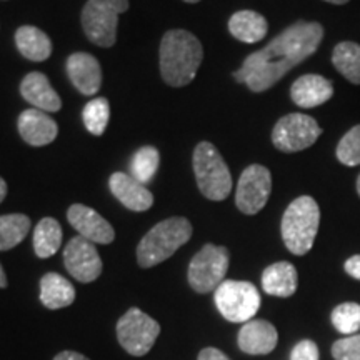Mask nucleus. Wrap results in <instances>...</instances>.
Listing matches in <instances>:
<instances>
[{
  "mask_svg": "<svg viewBox=\"0 0 360 360\" xmlns=\"http://www.w3.org/2000/svg\"><path fill=\"white\" fill-rule=\"evenodd\" d=\"M229 250L225 247L207 244L193 255L188 265V283L199 294L215 292L229 270Z\"/></svg>",
  "mask_w": 360,
  "mask_h": 360,
  "instance_id": "6e6552de",
  "label": "nucleus"
},
{
  "mask_svg": "<svg viewBox=\"0 0 360 360\" xmlns=\"http://www.w3.org/2000/svg\"><path fill=\"white\" fill-rule=\"evenodd\" d=\"M67 220L79 232L80 237L94 244H110L115 238L112 225L87 205L74 204L67 210Z\"/></svg>",
  "mask_w": 360,
  "mask_h": 360,
  "instance_id": "ddd939ff",
  "label": "nucleus"
},
{
  "mask_svg": "<svg viewBox=\"0 0 360 360\" xmlns=\"http://www.w3.org/2000/svg\"><path fill=\"white\" fill-rule=\"evenodd\" d=\"M335 360H360V334L345 335L332 345Z\"/></svg>",
  "mask_w": 360,
  "mask_h": 360,
  "instance_id": "7c9ffc66",
  "label": "nucleus"
},
{
  "mask_svg": "<svg viewBox=\"0 0 360 360\" xmlns=\"http://www.w3.org/2000/svg\"><path fill=\"white\" fill-rule=\"evenodd\" d=\"M197 360H231L225 355L222 350L215 349V347H207V349H202L200 354H199V359Z\"/></svg>",
  "mask_w": 360,
  "mask_h": 360,
  "instance_id": "473e14b6",
  "label": "nucleus"
},
{
  "mask_svg": "<svg viewBox=\"0 0 360 360\" xmlns=\"http://www.w3.org/2000/svg\"><path fill=\"white\" fill-rule=\"evenodd\" d=\"M65 269L75 281L89 283L97 281L102 274V259L94 242L84 237H74L64 250Z\"/></svg>",
  "mask_w": 360,
  "mask_h": 360,
  "instance_id": "f8f14e48",
  "label": "nucleus"
},
{
  "mask_svg": "<svg viewBox=\"0 0 360 360\" xmlns=\"http://www.w3.org/2000/svg\"><path fill=\"white\" fill-rule=\"evenodd\" d=\"M15 44L27 60L44 62L52 53V42L49 35L34 25H22L17 29Z\"/></svg>",
  "mask_w": 360,
  "mask_h": 360,
  "instance_id": "5701e85b",
  "label": "nucleus"
},
{
  "mask_svg": "<svg viewBox=\"0 0 360 360\" xmlns=\"http://www.w3.org/2000/svg\"><path fill=\"white\" fill-rule=\"evenodd\" d=\"M109 186L115 199L134 212H146L154 204V195L143 184L130 174L115 172L110 175Z\"/></svg>",
  "mask_w": 360,
  "mask_h": 360,
  "instance_id": "dca6fc26",
  "label": "nucleus"
},
{
  "mask_svg": "<svg viewBox=\"0 0 360 360\" xmlns=\"http://www.w3.org/2000/svg\"><path fill=\"white\" fill-rule=\"evenodd\" d=\"M328 4H334V6H344V4H347L349 0H326Z\"/></svg>",
  "mask_w": 360,
  "mask_h": 360,
  "instance_id": "4c0bfd02",
  "label": "nucleus"
},
{
  "mask_svg": "<svg viewBox=\"0 0 360 360\" xmlns=\"http://www.w3.org/2000/svg\"><path fill=\"white\" fill-rule=\"evenodd\" d=\"M344 269L350 277L360 281V255H352V257L344 264Z\"/></svg>",
  "mask_w": 360,
  "mask_h": 360,
  "instance_id": "72a5a7b5",
  "label": "nucleus"
},
{
  "mask_svg": "<svg viewBox=\"0 0 360 360\" xmlns=\"http://www.w3.org/2000/svg\"><path fill=\"white\" fill-rule=\"evenodd\" d=\"M192 237V224L184 217L162 220L146 233L137 247V262L142 269L154 267L177 252Z\"/></svg>",
  "mask_w": 360,
  "mask_h": 360,
  "instance_id": "20e7f679",
  "label": "nucleus"
},
{
  "mask_svg": "<svg viewBox=\"0 0 360 360\" xmlns=\"http://www.w3.org/2000/svg\"><path fill=\"white\" fill-rule=\"evenodd\" d=\"M204 58L200 40L187 30H169L160 42V74L172 87L191 84Z\"/></svg>",
  "mask_w": 360,
  "mask_h": 360,
  "instance_id": "f03ea898",
  "label": "nucleus"
},
{
  "mask_svg": "<svg viewBox=\"0 0 360 360\" xmlns=\"http://www.w3.org/2000/svg\"><path fill=\"white\" fill-rule=\"evenodd\" d=\"M6 197H7V182L0 177V204H2Z\"/></svg>",
  "mask_w": 360,
  "mask_h": 360,
  "instance_id": "c9c22d12",
  "label": "nucleus"
},
{
  "mask_svg": "<svg viewBox=\"0 0 360 360\" xmlns=\"http://www.w3.org/2000/svg\"><path fill=\"white\" fill-rule=\"evenodd\" d=\"M229 30L240 42L255 44L267 35L269 24L259 12L238 11L229 20Z\"/></svg>",
  "mask_w": 360,
  "mask_h": 360,
  "instance_id": "4be33fe9",
  "label": "nucleus"
},
{
  "mask_svg": "<svg viewBox=\"0 0 360 360\" xmlns=\"http://www.w3.org/2000/svg\"><path fill=\"white\" fill-rule=\"evenodd\" d=\"M297 285H299V276L290 262H276L264 270L262 289L265 294L287 299L295 294Z\"/></svg>",
  "mask_w": 360,
  "mask_h": 360,
  "instance_id": "aec40b11",
  "label": "nucleus"
},
{
  "mask_svg": "<svg viewBox=\"0 0 360 360\" xmlns=\"http://www.w3.org/2000/svg\"><path fill=\"white\" fill-rule=\"evenodd\" d=\"M7 287V276L6 270H4L2 265H0V289H6Z\"/></svg>",
  "mask_w": 360,
  "mask_h": 360,
  "instance_id": "e433bc0d",
  "label": "nucleus"
},
{
  "mask_svg": "<svg viewBox=\"0 0 360 360\" xmlns=\"http://www.w3.org/2000/svg\"><path fill=\"white\" fill-rule=\"evenodd\" d=\"M20 94L27 102L32 103L34 109L44 112L60 110L62 101L58 94L52 89L49 79L42 72H30L20 84Z\"/></svg>",
  "mask_w": 360,
  "mask_h": 360,
  "instance_id": "6ab92c4d",
  "label": "nucleus"
},
{
  "mask_svg": "<svg viewBox=\"0 0 360 360\" xmlns=\"http://www.w3.org/2000/svg\"><path fill=\"white\" fill-rule=\"evenodd\" d=\"M319 359H321V352H319L317 344H315L314 340H300L290 352V360H319Z\"/></svg>",
  "mask_w": 360,
  "mask_h": 360,
  "instance_id": "2f4dec72",
  "label": "nucleus"
},
{
  "mask_svg": "<svg viewBox=\"0 0 360 360\" xmlns=\"http://www.w3.org/2000/svg\"><path fill=\"white\" fill-rule=\"evenodd\" d=\"M322 135L321 125L314 117L305 114L283 115L272 130V143L283 154L305 150Z\"/></svg>",
  "mask_w": 360,
  "mask_h": 360,
  "instance_id": "9d476101",
  "label": "nucleus"
},
{
  "mask_svg": "<svg viewBox=\"0 0 360 360\" xmlns=\"http://www.w3.org/2000/svg\"><path fill=\"white\" fill-rule=\"evenodd\" d=\"M272 192V175L264 165H249L237 184L236 205L242 214L255 215L264 209Z\"/></svg>",
  "mask_w": 360,
  "mask_h": 360,
  "instance_id": "9b49d317",
  "label": "nucleus"
},
{
  "mask_svg": "<svg viewBox=\"0 0 360 360\" xmlns=\"http://www.w3.org/2000/svg\"><path fill=\"white\" fill-rule=\"evenodd\" d=\"M322 39L323 27L319 22H297L264 49L250 53L233 77L237 82L245 84L252 92H265L287 72L312 56Z\"/></svg>",
  "mask_w": 360,
  "mask_h": 360,
  "instance_id": "f257e3e1",
  "label": "nucleus"
},
{
  "mask_svg": "<svg viewBox=\"0 0 360 360\" xmlns=\"http://www.w3.org/2000/svg\"><path fill=\"white\" fill-rule=\"evenodd\" d=\"M30 225L32 222L24 214L0 215V252L19 245L29 233Z\"/></svg>",
  "mask_w": 360,
  "mask_h": 360,
  "instance_id": "a878e982",
  "label": "nucleus"
},
{
  "mask_svg": "<svg viewBox=\"0 0 360 360\" xmlns=\"http://www.w3.org/2000/svg\"><path fill=\"white\" fill-rule=\"evenodd\" d=\"M159 150L155 147L146 146L139 148L130 160V175L146 186L155 177L157 169H159Z\"/></svg>",
  "mask_w": 360,
  "mask_h": 360,
  "instance_id": "bb28decb",
  "label": "nucleus"
},
{
  "mask_svg": "<svg viewBox=\"0 0 360 360\" xmlns=\"http://www.w3.org/2000/svg\"><path fill=\"white\" fill-rule=\"evenodd\" d=\"M188 4H195V2H200V0H186Z\"/></svg>",
  "mask_w": 360,
  "mask_h": 360,
  "instance_id": "ea45409f",
  "label": "nucleus"
},
{
  "mask_svg": "<svg viewBox=\"0 0 360 360\" xmlns=\"http://www.w3.org/2000/svg\"><path fill=\"white\" fill-rule=\"evenodd\" d=\"M335 155L340 164L347 165V167L360 165V124L350 129L340 139V142L337 143Z\"/></svg>",
  "mask_w": 360,
  "mask_h": 360,
  "instance_id": "c756f323",
  "label": "nucleus"
},
{
  "mask_svg": "<svg viewBox=\"0 0 360 360\" xmlns=\"http://www.w3.org/2000/svg\"><path fill=\"white\" fill-rule=\"evenodd\" d=\"M214 300L225 321L233 323L252 321L260 309L257 287L244 281H224L214 292Z\"/></svg>",
  "mask_w": 360,
  "mask_h": 360,
  "instance_id": "0eeeda50",
  "label": "nucleus"
},
{
  "mask_svg": "<svg viewBox=\"0 0 360 360\" xmlns=\"http://www.w3.org/2000/svg\"><path fill=\"white\" fill-rule=\"evenodd\" d=\"M67 75L74 87L84 96H94L102 85V69L94 56L75 52L67 58Z\"/></svg>",
  "mask_w": 360,
  "mask_h": 360,
  "instance_id": "4468645a",
  "label": "nucleus"
},
{
  "mask_svg": "<svg viewBox=\"0 0 360 360\" xmlns=\"http://www.w3.org/2000/svg\"><path fill=\"white\" fill-rule=\"evenodd\" d=\"M238 349L249 355H267L278 342L277 328L267 321H249L244 323L237 337Z\"/></svg>",
  "mask_w": 360,
  "mask_h": 360,
  "instance_id": "f3484780",
  "label": "nucleus"
},
{
  "mask_svg": "<svg viewBox=\"0 0 360 360\" xmlns=\"http://www.w3.org/2000/svg\"><path fill=\"white\" fill-rule=\"evenodd\" d=\"M332 64L349 82L360 85V45L355 42H340L332 53Z\"/></svg>",
  "mask_w": 360,
  "mask_h": 360,
  "instance_id": "393cba45",
  "label": "nucleus"
},
{
  "mask_svg": "<svg viewBox=\"0 0 360 360\" xmlns=\"http://www.w3.org/2000/svg\"><path fill=\"white\" fill-rule=\"evenodd\" d=\"M19 134L29 146L42 147L56 141L58 127L47 112L27 109L19 117Z\"/></svg>",
  "mask_w": 360,
  "mask_h": 360,
  "instance_id": "a211bd4d",
  "label": "nucleus"
},
{
  "mask_svg": "<svg viewBox=\"0 0 360 360\" xmlns=\"http://www.w3.org/2000/svg\"><path fill=\"white\" fill-rule=\"evenodd\" d=\"M84 124L90 134L102 135L110 119V105L107 98H94L84 107Z\"/></svg>",
  "mask_w": 360,
  "mask_h": 360,
  "instance_id": "cd10ccee",
  "label": "nucleus"
},
{
  "mask_svg": "<svg viewBox=\"0 0 360 360\" xmlns=\"http://www.w3.org/2000/svg\"><path fill=\"white\" fill-rule=\"evenodd\" d=\"M334 97V84L319 74L302 75L292 84L290 98L300 109H314Z\"/></svg>",
  "mask_w": 360,
  "mask_h": 360,
  "instance_id": "2eb2a0df",
  "label": "nucleus"
},
{
  "mask_svg": "<svg viewBox=\"0 0 360 360\" xmlns=\"http://www.w3.org/2000/svg\"><path fill=\"white\" fill-rule=\"evenodd\" d=\"M75 300L74 285L65 277L49 272L40 278V302L51 310L65 309Z\"/></svg>",
  "mask_w": 360,
  "mask_h": 360,
  "instance_id": "412c9836",
  "label": "nucleus"
},
{
  "mask_svg": "<svg viewBox=\"0 0 360 360\" xmlns=\"http://www.w3.org/2000/svg\"><path fill=\"white\" fill-rule=\"evenodd\" d=\"M321 225V209L310 195L297 197L283 212L281 231L283 244L294 255L309 254Z\"/></svg>",
  "mask_w": 360,
  "mask_h": 360,
  "instance_id": "7ed1b4c3",
  "label": "nucleus"
},
{
  "mask_svg": "<svg viewBox=\"0 0 360 360\" xmlns=\"http://www.w3.org/2000/svg\"><path fill=\"white\" fill-rule=\"evenodd\" d=\"M159 334V322L141 309H129L117 322V339L125 352L134 357H143L150 352Z\"/></svg>",
  "mask_w": 360,
  "mask_h": 360,
  "instance_id": "1a4fd4ad",
  "label": "nucleus"
},
{
  "mask_svg": "<svg viewBox=\"0 0 360 360\" xmlns=\"http://www.w3.org/2000/svg\"><path fill=\"white\" fill-rule=\"evenodd\" d=\"M332 326L344 335H354L360 330V305L344 302L332 310Z\"/></svg>",
  "mask_w": 360,
  "mask_h": 360,
  "instance_id": "c85d7f7f",
  "label": "nucleus"
},
{
  "mask_svg": "<svg viewBox=\"0 0 360 360\" xmlns=\"http://www.w3.org/2000/svg\"><path fill=\"white\" fill-rule=\"evenodd\" d=\"M62 227L56 219L45 217L40 220L34 231V250L40 259H49L57 254L62 245Z\"/></svg>",
  "mask_w": 360,
  "mask_h": 360,
  "instance_id": "b1692460",
  "label": "nucleus"
},
{
  "mask_svg": "<svg viewBox=\"0 0 360 360\" xmlns=\"http://www.w3.org/2000/svg\"><path fill=\"white\" fill-rule=\"evenodd\" d=\"M53 360H90L85 357V355L79 354V352H74V350H64V352L57 354Z\"/></svg>",
  "mask_w": 360,
  "mask_h": 360,
  "instance_id": "f704fd0d",
  "label": "nucleus"
},
{
  "mask_svg": "<svg viewBox=\"0 0 360 360\" xmlns=\"http://www.w3.org/2000/svg\"><path fill=\"white\" fill-rule=\"evenodd\" d=\"M129 11V0H89L82 11V27L90 42L112 47L117 40L120 13Z\"/></svg>",
  "mask_w": 360,
  "mask_h": 360,
  "instance_id": "423d86ee",
  "label": "nucleus"
},
{
  "mask_svg": "<svg viewBox=\"0 0 360 360\" xmlns=\"http://www.w3.org/2000/svg\"><path fill=\"white\" fill-rule=\"evenodd\" d=\"M193 172L202 195L209 200H225L232 192V175L217 147L200 142L193 150Z\"/></svg>",
  "mask_w": 360,
  "mask_h": 360,
  "instance_id": "39448f33",
  "label": "nucleus"
},
{
  "mask_svg": "<svg viewBox=\"0 0 360 360\" xmlns=\"http://www.w3.org/2000/svg\"><path fill=\"white\" fill-rule=\"evenodd\" d=\"M355 186H357V193H359V197H360V174H359V177H357V184H355Z\"/></svg>",
  "mask_w": 360,
  "mask_h": 360,
  "instance_id": "58836bf2",
  "label": "nucleus"
}]
</instances>
